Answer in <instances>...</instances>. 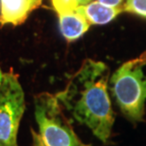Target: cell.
<instances>
[{
  "label": "cell",
  "mask_w": 146,
  "mask_h": 146,
  "mask_svg": "<svg viewBox=\"0 0 146 146\" xmlns=\"http://www.w3.org/2000/svg\"><path fill=\"white\" fill-rule=\"evenodd\" d=\"M109 77L106 64L86 59L68 78L65 88L55 94L64 110L104 143L110 139L115 121L108 93Z\"/></svg>",
  "instance_id": "cell-1"
},
{
  "label": "cell",
  "mask_w": 146,
  "mask_h": 146,
  "mask_svg": "<svg viewBox=\"0 0 146 146\" xmlns=\"http://www.w3.org/2000/svg\"><path fill=\"white\" fill-rule=\"evenodd\" d=\"M146 50L121 64L111 75V92L124 117L132 122L143 121L146 103Z\"/></svg>",
  "instance_id": "cell-2"
},
{
  "label": "cell",
  "mask_w": 146,
  "mask_h": 146,
  "mask_svg": "<svg viewBox=\"0 0 146 146\" xmlns=\"http://www.w3.org/2000/svg\"><path fill=\"white\" fill-rule=\"evenodd\" d=\"M34 117L45 146H91L82 141L75 133L56 95L48 92L37 94Z\"/></svg>",
  "instance_id": "cell-3"
},
{
  "label": "cell",
  "mask_w": 146,
  "mask_h": 146,
  "mask_svg": "<svg viewBox=\"0 0 146 146\" xmlns=\"http://www.w3.org/2000/svg\"><path fill=\"white\" fill-rule=\"evenodd\" d=\"M26 110L25 92L13 69L4 73L0 88V146H19L18 131Z\"/></svg>",
  "instance_id": "cell-4"
},
{
  "label": "cell",
  "mask_w": 146,
  "mask_h": 146,
  "mask_svg": "<svg viewBox=\"0 0 146 146\" xmlns=\"http://www.w3.org/2000/svg\"><path fill=\"white\" fill-rule=\"evenodd\" d=\"M40 0H0V26H18L41 4Z\"/></svg>",
  "instance_id": "cell-5"
},
{
  "label": "cell",
  "mask_w": 146,
  "mask_h": 146,
  "mask_svg": "<svg viewBox=\"0 0 146 146\" xmlns=\"http://www.w3.org/2000/svg\"><path fill=\"white\" fill-rule=\"evenodd\" d=\"M59 28L61 34L68 42H74L80 39L88 31L90 23L80 11L59 14Z\"/></svg>",
  "instance_id": "cell-6"
},
{
  "label": "cell",
  "mask_w": 146,
  "mask_h": 146,
  "mask_svg": "<svg viewBox=\"0 0 146 146\" xmlns=\"http://www.w3.org/2000/svg\"><path fill=\"white\" fill-rule=\"evenodd\" d=\"M78 10L84 14L90 25H106L123 11L122 8L104 5L98 0H92L86 5H81Z\"/></svg>",
  "instance_id": "cell-7"
},
{
  "label": "cell",
  "mask_w": 146,
  "mask_h": 146,
  "mask_svg": "<svg viewBox=\"0 0 146 146\" xmlns=\"http://www.w3.org/2000/svg\"><path fill=\"white\" fill-rule=\"evenodd\" d=\"M123 11L146 18V0H125Z\"/></svg>",
  "instance_id": "cell-8"
},
{
  "label": "cell",
  "mask_w": 146,
  "mask_h": 146,
  "mask_svg": "<svg viewBox=\"0 0 146 146\" xmlns=\"http://www.w3.org/2000/svg\"><path fill=\"white\" fill-rule=\"evenodd\" d=\"M51 5L58 15L76 11L81 6L78 0H51Z\"/></svg>",
  "instance_id": "cell-9"
},
{
  "label": "cell",
  "mask_w": 146,
  "mask_h": 146,
  "mask_svg": "<svg viewBox=\"0 0 146 146\" xmlns=\"http://www.w3.org/2000/svg\"><path fill=\"white\" fill-rule=\"evenodd\" d=\"M31 139H33L31 146H45L42 139H41V137L39 135V133L36 132L33 128H31Z\"/></svg>",
  "instance_id": "cell-10"
},
{
  "label": "cell",
  "mask_w": 146,
  "mask_h": 146,
  "mask_svg": "<svg viewBox=\"0 0 146 146\" xmlns=\"http://www.w3.org/2000/svg\"><path fill=\"white\" fill-rule=\"evenodd\" d=\"M99 2L103 3L104 5L111 6V7H116V8H122L125 0H98Z\"/></svg>",
  "instance_id": "cell-11"
},
{
  "label": "cell",
  "mask_w": 146,
  "mask_h": 146,
  "mask_svg": "<svg viewBox=\"0 0 146 146\" xmlns=\"http://www.w3.org/2000/svg\"><path fill=\"white\" fill-rule=\"evenodd\" d=\"M3 79H4V73L2 72L1 68H0V88H1V86L3 83Z\"/></svg>",
  "instance_id": "cell-12"
},
{
  "label": "cell",
  "mask_w": 146,
  "mask_h": 146,
  "mask_svg": "<svg viewBox=\"0 0 146 146\" xmlns=\"http://www.w3.org/2000/svg\"><path fill=\"white\" fill-rule=\"evenodd\" d=\"M92 0H78V2L80 3V5H86L87 3L91 2Z\"/></svg>",
  "instance_id": "cell-13"
},
{
  "label": "cell",
  "mask_w": 146,
  "mask_h": 146,
  "mask_svg": "<svg viewBox=\"0 0 146 146\" xmlns=\"http://www.w3.org/2000/svg\"><path fill=\"white\" fill-rule=\"evenodd\" d=\"M40 1H42V0H40Z\"/></svg>",
  "instance_id": "cell-14"
}]
</instances>
